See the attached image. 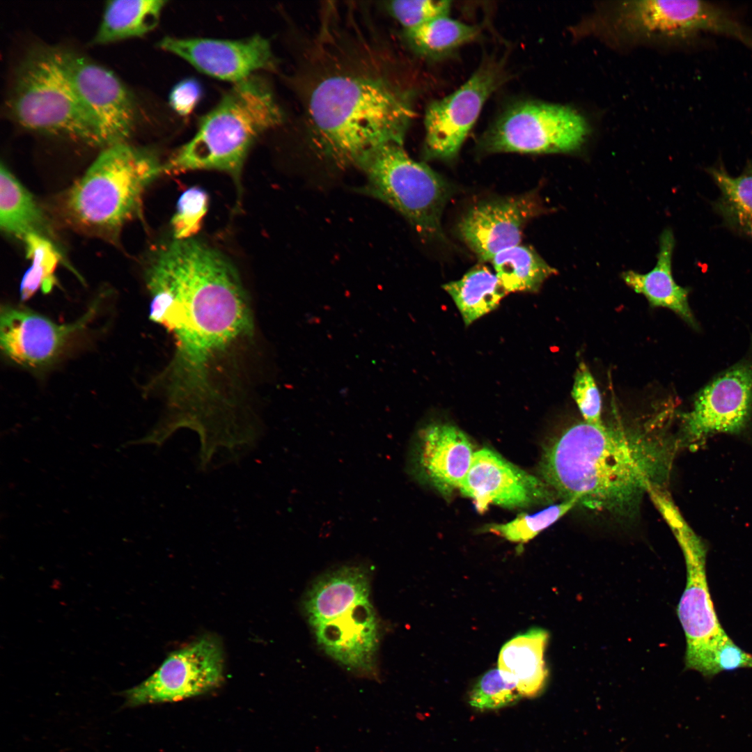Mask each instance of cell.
Wrapping results in <instances>:
<instances>
[{"label":"cell","mask_w":752,"mask_h":752,"mask_svg":"<svg viewBox=\"0 0 752 752\" xmlns=\"http://www.w3.org/2000/svg\"><path fill=\"white\" fill-rule=\"evenodd\" d=\"M0 227L8 236L23 242L31 234L56 243L55 233L33 194L8 168L0 169Z\"/></svg>","instance_id":"obj_24"},{"label":"cell","mask_w":752,"mask_h":752,"mask_svg":"<svg viewBox=\"0 0 752 752\" xmlns=\"http://www.w3.org/2000/svg\"><path fill=\"white\" fill-rule=\"evenodd\" d=\"M587 134L586 120L574 109L527 100L505 111L480 145L487 152H565L579 148Z\"/></svg>","instance_id":"obj_8"},{"label":"cell","mask_w":752,"mask_h":752,"mask_svg":"<svg viewBox=\"0 0 752 752\" xmlns=\"http://www.w3.org/2000/svg\"><path fill=\"white\" fill-rule=\"evenodd\" d=\"M491 262L508 293L535 292L547 279L556 274L533 249L519 244L499 252Z\"/></svg>","instance_id":"obj_28"},{"label":"cell","mask_w":752,"mask_h":752,"mask_svg":"<svg viewBox=\"0 0 752 752\" xmlns=\"http://www.w3.org/2000/svg\"><path fill=\"white\" fill-rule=\"evenodd\" d=\"M548 639L547 631L535 628L515 636L500 651L498 668L522 696H535L545 684L548 672L544 654Z\"/></svg>","instance_id":"obj_22"},{"label":"cell","mask_w":752,"mask_h":752,"mask_svg":"<svg viewBox=\"0 0 752 752\" xmlns=\"http://www.w3.org/2000/svg\"><path fill=\"white\" fill-rule=\"evenodd\" d=\"M159 46L202 73L234 84L275 66L269 40L259 35L240 40L167 36L161 40Z\"/></svg>","instance_id":"obj_16"},{"label":"cell","mask_w":752,"mask_h":752,"mask_svg":"<svg viewBox=\"0 0 752 752\" xmlns=\"http://www.w3.org/2000/svg\"><path fill=\"white\" fill-rule=\"evenodd\" d=\"M670 452L663 440L620 426L585 421L565 429L543 452L540 474L563 500L629 515L651 485L664 487Z\"/></svg>","instance_id":"obj_2"},{"label":"cell","mask_w":752,"mask_h":752,"mask_svg":"<svg viewBox=\"0 0 752 752\" xmlns=\"http://www.w3.org/2000/svg\"><path fill=\"white\" fill-rule=\"evenodd\" d=\"M313 629L319 645L343 667L362 675H375L379 625L370 600Z\"/></svg>","instance_id":"obj_20"},{"label":"cell","mask_w":752,"mask_h":752,"mask_svg":"<svg viewBox=\"0 0 752 752\" xmlns=\"http://www.w3.org/2000/svg\"><path fill=\"white\" fill-rule=\"evenodd\" d=\"M224 663L220 643L204 636L171 652L146 680L121 692L124 705L174 702L214 689L224 680Z\"/></svg>","instance_id":"obj_10"},{"label":"cell","mask_w":752,"mask_h":752,"mask_svg":"<svg viewBox=\"0 0 752 752\" xmlns=\"http://www.w3.org/2000/svg\"><path fill=\"white\" fill-rule=\"evenodd\" d=\"M208 207V195L198 187L187 189L180 196L171 225L174 240L194 238L201 228Z\"/></svg>","instance_id":"obj_34"},{"label":"cell","mask_w":752,"mask_h":752,"mask_svg":"<svg viewBox=\"0 0 752 752\" xmlns=\"http://www.w3.org/2000/svg\"><path fill=\"white\" fill-rule=\"evenodd\" d=\"M442 288L452 298L466 326L495 310L508 294L495 272L483 264L474 266L461 279Z\"/></svg>","instance_id":"obj_26"},{"label":"cell","mask_w":752,"mask_h":752,"mask_svg":"<svg viewBox=\"0 0 752 752\" xmlns=\"http://www.w3.org/2000/svg\"><path fill=\"white\" fill-rule=\"evenodd\" d=\"M283 121L267 82L256 75L234 84L200 120L194 136L164 165V173L216 170L240 189L246 157L256 139Z\"/></svg>","instance_id":"obj_5"},{"label":"cell","mask_w":752,"mask_h":752,"mask_svg":"<svg viewBox=\"0 0 752 752\" xmlns=\"http://www.w3.org/2000/svg\"><path fill=\"white\" fill-rule=\"evenodd\" d=\"M459 490L473 501L479 513H484L490 504L508 508L549 504L556 495L543 480L488 448L474 453Z\"/></svg>","instance_id":"obj_15"},{"label":"cell","mask_w":752,"mask_h":752,"mask_svg":"<svg viewBox=\"0 0 752 752\" xmlns=\"http://www.w3.org/2000/svg\"><path fill=\"white\" fill-rule=\"evenodd\" d=\"M368 573L362 567L345 565L316 581L307 593L304 608L312 628L333 620L370 600Z\"/></svg>","instance_id":"obj_21"},{"label":"cell","mask_w":752,"mask_h":752,"mask_svg":"<svg viewBox=\"0 0 752 752\" xmlns=\"http://www.w3.org/2000/svg\"><path fill=\"white\" fill-rule=\"evenodd\" d=\"M202 96L200 83L194 78H187L176 84L169 96L170 106L180 116L189 115Z\"/></svg>","instance_id":"obj_37"},{"label":"cell","mask_w":752,"mask_h":752,"mask_svg":"<svg viewBox=\"0 0 752 752\" xmlns=\"http://www.w3.org/2000/svg\"><path fill=\"white\" fill-rule=\"evenodd\" d=\"M752 668V655L737 646L726 633L714 645L706 649L692 664L695 670L707 677L723 671Z\"/></svg>","instance_id":"obj_32"},{"label":"cell","mask_w":752,"mask_h":752,"mask_svg":"<svg viewBox=\"0 0 752 752\" xmlns=\"http://www.w3.org/2000/svg\"><path fill=\"white\" fill-rule=\"evenodd\" d=\"M100 301H94L82 316L68 324H58L22 306H2L0 346L3 354L13 363L27 369L50 366L69 342L92 321Z\"/></svg>","instance_id":"obj_12"},{"label":"cell","mask_w":752,"mask_h":752,"mask_svg":"<svg viewBox=\"0 0 752 752\" xmlns=\"http://www.w3.org/2000/svg\"><path fill=\"white\" fill-rule=\"evenodd\" d=\"M356 166L366 178L363 192L399 212L423 239L444 237L441 219L451 189L438 173L395 143L370 151Z\"/></svg>","instance_id":"obj_7"},{"label":"cell","mask_w":752,"mask_h":752,"mask_svg":"<svg viewBox=\"0 0 752 752\" xmlns=\"http://www.w3.org/2000/svg\"><path fill=\"white\" fill-rule=\"evenodd\" d=\"M413 446L411 469L418 480L446 498L460 489L475 453L462 430L448 423H430L418 430Z\"/></svg>","instance_id":"obj_19"},{"label":"cell","mask_w":752,"mask_h":752,"mask_svg":"<svg viewBox=\"0 0 752 752\" xmlns=\"http://www.w3.org/2000/svg\"><path fill=\"white\" fill-rule=\"evenodd\" d=\"M618 26L645 37L686 38L713 31L734 38L742 24L720 7L696 0H644L623 2L616 14Z\"/></svg>","instance_id":"obj_13"},{"label":"cell","mask_w":752,"mask_h":752,"mask_svg":"<svg viewBox=\"0 0 752 752\" xmlns=\"http://www.w3.org/2000/svg\"><path fill=\"white\" fill-rule=\"evenodd\" d=\"M572 395L584 421L598 427L604 425L601 416L602 400L594 378L583 362L577 369Z\"/></svg>","instance_id":"obj_36"},{"label":"cell","mask_w":752,"mask_h":752,"mask_svg":"<svg viewBox=\"0 0 752 752\" xmlns=\"http://www.w3.org/2000/svg\"><path fill=\"white\" fill-rule=\"evenodd\" d=\"M665 520L682 550L687 582L677 607L686 637L685 667L725 634L710 597L705 572L706 549L684 522L677 510L668 512Z\"/></svg>","instance_id":"obj_14"},{"label":"cell","mask_w":752,"mask_h":752,"mask_svg":"<svg viewBox=\"0 0 752 752\" xmlns=\"http://www.w3.org/2000/svg\"><path fill=\"white\" fill-rule=\"evenodd\" d=\"M752 412V367L740 365L721 374L697 395L693 409L683 416L692 441L716 432L736 433Z\"/></svg>","instance_id":"obj_17"},{"label":"cell","mask_w":752,"mask_h":752,"mask_svg":"<svg viewBox=\"0 0 752 752\" xmlns=\"http://www.w3.org/2000/svg\"><path fill=\"white\" fill-rule=\"evenodd\" d=\"M503 78L500 66L485 62L458 89L429 104L424 119L428 158L451 160L457 156L483 104Z\"/></svg>","instance_id":"obj_11"},{"label":"cell","mask_w":752,"mask_h":752,"mask_svg":"<svg viewBox=\"0 0 752 752\" xmlns=\"http://www.w3.org/2000/svg\"><path fill=\"white\" fill-rule=\"evenodd\" d=\"M577 505V502L573 499L563 500L533 514L522 513L509 522L489 524L483 526L480 529L483 532L494 533L512 542L526 543L557 522Z\"/></svg>","instance_id":"obj_31"},{"label":"cell","mask_w":752,"mask_h":752,"mask_svg":"<svg viewBox=\"0 0 752 752\" xmlns=\"http://www.w3.org/2000/svg\"><path fill=\"white\" fill-rule=\"evenodd\" d=\"M406 33L414 49L423 55L434 58L451 53L473 40L479 34V29L444 16Z\"/></svg>","instance_id":"obj_30"},{"label":"cell","mask_w":752,"mask_h":752,"mask_svg":"<svg viewBox=\"0 0 752 752\" xmlns=\"http://www.w3.org/2000/svg\"><path fill=\"white\" fill-rule=\"evenodd\" d=\"M165 3L162 0L107 1L93 43L107 44L148 33L157 26Z\"/></svg>","instance_id":"obj_25"},{"label":"cell","mask_w":752,"mask_h":752,"mask_svg":"<svg viewBox=\"0 0 752 752\" xmlns=\"http://www.w3.org/2000/svg\"><path fill=\"white\" fill-rule=\"evenodd\" d=\"M145 280L151 298L149 318L174 343L162 375L168 399L198 413L220 397L214 376L221 360L253 334L239 274L222 253L194 237L155 248Z\"/></svg>","instance_id":"obj_1"},{"label":"cell","mask_w":752,"mask_h":752,"mask_svg":"<svg viewBox=\"0 0 752 752\" xmlns=\"http://www.w3.org/2000/svg\"><path fill=\"white\" fill-rule=\"evenodd\" d=\"M162 173L164 164L150 150L127 141L107 146L60 196L58 213L77 231L116 242L141 215L145 191Z\"/></svg>","instance_id":"obj_4"},{"label":"cell","mask_w":752,"mask_h":752,"mask_svg":"<svg viewBox=\"0 0 752 752\" xmlns=\"http://www.w3.org/2000/svg\"><path fill=\"white\" fill-rule=\"evenodd\" d=\"M719 190L714 207L724 223L736 233L752 240V163L737 176L721 165L707 169Z\"/></svg>","instance_id":"obj_27"},{"label":"cell","mask_w":752,"mask_h":752,"mask_svg":"<svg viewBox=\"0 0 752 752\" xmlns=\"http://www.w3.org/2000/svg\"><path fill=\"white\" fill-rule=\"evenodd\" d=\"M540 212L535 195L485 201L472 207L457 226L462 241L481 262L519 245L528 221Z\"/></svg>","instance_id":"obj_18"},{"label":"cell","mask_w":752,"mask_h":752,"mask_svg":"<svg viewBox=\"0 0 752 752\" xmlns=\"http://www.w3.org/2000/svg\"><path fill=\"white\" fill-rule=\"evenodd\" d=\"M451 5L448 1H395L390 3L389 9L408 31L436 18L448 16Z\"/></svg>","instance_id":"obj_35"},{"label":"cell","mask_w":752,"mask_h":752,"mask_svg":"<svg viewBox=\"0 0 752 752\" xmlns=\"http://www.w3.org/2000/svg\"><path fill=\"white\" fill-rule=\"evenodd\" d=\"M675 240L673 232L666 229L661 235L657 261L646 274L629 270L622 274L627 285L644 295L652 306L668 308L693 327L696 322L688 304V291L677 285L672 275L671 262Z\"/></svg>","instance_id":"obj_23"},{"label":"cell","mask_w":752,"mask_h":752,"mask_svg":"<svg viewBox=\"0 0 752 752\" xmlns=\"http://www.w3.org/2000/svg\"><path fill=\"white\" fill-rule=\"evenodd\" d=\"M406 93L382 77L351 71L322 77L306 104L318 152L338 168L384 145H403L412 118Z\"/></svg>","instance_id":"obj_3"},{"label":"cell","mask_w":752,"mask_h":752,"mask_svg":"<svg viewBox=\"0 0 752 752\" xmlns=\"http://www.w3.org/2000/svg\"><path fill=\"white\" fill-rule=\"evenodd\" d=\"M55 58L95 124L103 148L127 141L136 127L132 95L111 70L67 47H53Z\"/></svg>","instance_id":"obj_9"},{"label":"cell","mask_w":752,"mask_h":752,"mask_svg":"<svg viewBox=\"0 0 752 752\" xmlns=\"http://www.w3.org/2000/svg\"><path fill=\"white\" fill-rule=\"evenodd\" d=\"M26 258L31 265L24 274L20 285L22 301L31 299L39 290L49 293L57 284L56 270L59 264L68 265L56 243L36 234L27 235L23 240Z\"/></svg>","instance_id":"obj_29"},{"label":"cell","mask_w":752,"mask_h":752,"mask_svg":"<svg viewBox=\"0 0 752 752\" xmlns=\"http://www.w3.org/2000/svg\"><path fill=\"white\" fill-rule=\"evenodd\" d=\"M522 696L512 682L506 679L500 670L485 673L477 682L469 696V704L480 710H494L509 705Z\"/></svg>","instance_id":"obj_33"},{"label":"cell","mask_w":752,"mask_h":752,"mask_svg":"<svg viewBox=\"0 0 752 752\" xmlns=\"http://www.w3.org/2000/svg\"><path fill=\"white\" fill-rule=\"evenodd\" d=\"M22 128L103 148L97 127L58 63L53 47L34 45L18 63L6 100Z\"/></svg>","instance_id":"obj_6"}]
</instances>
